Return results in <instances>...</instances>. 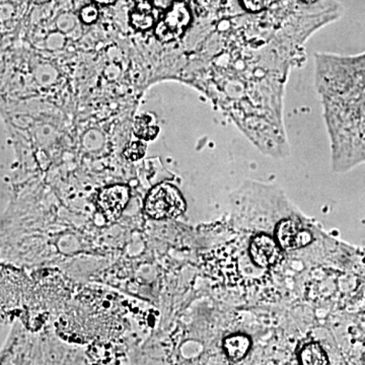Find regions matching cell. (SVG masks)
I'll return each instance as SVG.
<instances>
[{
    "instance_id": "7c38bea8",
    "label": "cell",
    "mask_w": 365,
    "mask_h": 365,
    "mask_svg": "<svg viewBox=\"0 0 365 365\" xmlns=\"http://www.w3.org/2000/svg\"><path fill=\"white\" fill-rule=\"evenodd\" d=\"M299 361L302 364L309 365L328 364L325 353L317 344L304 346L299 353Z\"/></svg>"
},
{
    "instance_id": "8fae6325",
    "label": "cell",
    "mask_w": 365,
    "mask_h": 365,
    "mask_svg": "<svg viewBox=\"0 0 365 365\" xmlns=\"http://www.w3.org/2000/svg\"><path fill=\"white\" fill-rule=\"evenodd\" d=\"M134 133L143 140H151L155 138L158 133V125L153 122V118L150 115H143L136 118L134 123Z\"/></svg>"
},
{
    "instance_id": "e0dca14e",
    "label": "cell",
    "mask_w": 365,
    "mask_h": 365,
    "mask_svg": "<svg viewBox=\"0 0 365 365\" xmlns=\"http://www.w3.org/2000/svg\"><path fill=\"white\" fill-rule=\"evenodd\" d=\"M31 1L36 4H46V2H49L50 0H31Z\"/></svg>"
},
{
    "instance_id": "9c48e42d",
    "label": "cell",
    "mask_w": 365,
    "mask_h": 365,
    "mask_svg": "<svg viewBox=\"0 0 365 365\" xmlns=\"http://www.w3.org/2000/svg\"><path fill=\"white\" fill-rule=\"evenodd\" d=\"M251 347V340L247 336L232 335L223 342V349L227 357L234 361H239L246 356Z\"/></svg>"
},
{
    "instance_id": "52a82bcc",
    "label": "cell",
    "mask_w": 365,
    "mask_h": 365,
    "mask_svg": "<svg viewBox=\"0 0 365 365\" xmlns=\"http://www.w3.org/2000/svg\"><path fill=\"white\" fill-rule=\"evenodd\" d=\"M276 240L281 249L292 251L307 246L313 235L294 220H284L276 227Z\"/></svg>"
},
{
    "instance_id": "ac0fdd59",
    "label": "cell",
    "mask_w": 365,
    "mask_h": 365,
    "mask_svg": "<svg viewBox=\"0 0 365 365\" xmlns=\"http://www.w3.org/2000/svg\"><path fill=\"white\" fill-rule=\"evenodd\" d=\"M300 1L304 2V4H312L319 1V0H300Z\"/></svg>"
},
{
    "instance_id": "ba28073f",
    "label": "cell",
    "mask_w": 365,
    "mask_h": 365,
    "mask_svg": "<svg viewBox=\"0 0 365 365\" xmlns=\"http://www.w3.org/2000/svg\"><path fill=\"white\" fill-rule=\"evenodd\" d=\"M252 260L261 268H270L281 258V248L277 241L267 235H258L250 246Z\"/></svg>"
},
{
    "instance_id": "4fadbf2b",
    "label": "cell",
    "mask_w": 365,
    "mask_h": 365,
    "mask_svg": "<svg viewBox=\"0 0 365 365\" xmlns=\"http://www.w3.org/2000/svg\"><path fill=\"white\" fill-rule=\"evenodd\" d=\"M278 1L279 0H240L245 11L254 14L267 11L270 7L275 6L276 2Z\"/></svg>"
},
{
    "instance_id": "2e32d148",
    "label": "cell",
    "mask_w": 365,
    "mask_h": 365,
    "mask_svg": "<svg viewBox=\"0 0 365 365\" xmlns=\"http://www.w3.org/2000/svg\"><path fill=\"white\" fill-rule=\"evenodd\" d=\"M93 1L97 2L98 4H102V6H110V4H115L116 0H93Z\"/></svg>"
},
{
    "instance_id": "7a4b0ae2",
    "label": "cell",
    "mask_w": 365,
    "mask_h": 365,
    "mask_svg": "<svg viewBox=\"0 0 365 365\" xmlns=\"http://www.w3.org/2000/svg\"><path fill=\"white\" fill-rule=\"evenodd\" d=\"M111 309L110 302L97 297H91L88 304L85 299L63 317L62 328L68 333L73 330L74 338L78 340L106 338L118 325L117 316Z\"/></svg>"
},
{
    "instance_id": "5b68a950",
    "label": "cell",
    "mask_w": 365,
    "mask_h": 365,
    "mask_svg": "<svg viewBox=\"0 0 365 365\" xmlns=\"http://www.w3.org/2000/svg\"><path fill=\"white\" fill-rule=\"evenodd\" d=\"M188 6L182 1H175L155 28V37L163 43L180 39L191 23Z\"/></svg>"
},
{
    "instance_id": "277c9868",
    "label": "cell",
    "mask_w": 365,
    "mask_h": 365,
    "mask_svg": "<svg viewBox=\"0 0 365 365\" xmlns=\"http://www.w3.org/2000/svg\"><path fill=\"white\" fill-rule=\"evenodd\" d=\"M186 202L181 192L168 182L157 185L150 190L144 203V211L153 220H167L182 215Z\"/></svg>"
},
{
    "instance_id": "9a60e30c",
    "label": "cell",
    "mask_w": 365,
    "mask_h": 365,
    "mask_svg": "<svg viewBox=\"0 0 365 365\" xmlns=\"http://www.w3.org/2000/svg\"><path fill=\"white\" fill-rule=\"evenodd\" d=\"M79 16H81V20L83 21V23L90 25V24L95 23V21L98 20V9L97 6L90 4V6H86L81 9Z\"/></svg>"
},
{
    "instance_id": "8992f818",
    "label": "cell",
    "mask_w": 365,
    "mask_h": 365,
    "mask_svg": "<svg viewBox=\"0 0 365 365\" xmlns=\"http://www.w3.org/2000/svg\"><path fill=\"white\" fill-rule=\"evenodd\" d=\"M130 198V189L125 185H114L100 192L98 207L109 222H116Z\"/></svg>"
},
{
    "instance_id": "30bf717a",
    "label": "cell",
    "mask_w": 365,
    "mask_h": 365,
    "mask_svg": "<svg viewBox=\"0 0 365 365\" xmlns=\"http://www.w3.org/2000/svg\"><path fill=\"white\" fill-rule=\"evenodd\" d=\"M130 23L137 31L150 30L155 23V14L148 2H143L130 14Z\"/></svg>"
},
{
    "instance_id": "5bb4252c",
    "label": "cell",
    "mask_w": 365,
    "mask_h": 365,
    "mask_svg": "<svg viewBox=\"0 0 365 365\" xmlns=\"http://www.w3.org/2000/svg\"><path fill=\"white\" fill-rule=\"evenodd\" d=\"M146 145L143 141H133L125 148L124 157L127 160L135 162V160H140L145 155Z\"/></svg>"
},
{
    "instance_id": "3957f363",
    "label": "cell",
    "mask_w": 365,
    "mask_h": 365,
    "mask_svg": "<svg viewBox=\"0 0 365 365\" xmlns=\"http://www.w3.org/2000/svg\"><path fill=\"white\" fill-rule=\"evenodd\" d=\"M28 285L20 271L0 264V319L16 316L24 309Z\"/></svg>"
},
{
    "instance_id": "6da1fadb",
    "label": "cell",
    "mask_w": 365,
    "mask_h": 365,
    "mask_svg": "<svg viewBox=\"0 0 365 365\" xmlns=\"http://www.w3.org/2000/svg\"><path fill=\"white\" fill-rule=\"evenodd\" d=\"M324 102L334 141L352 163L365 160V54L324 57Z\"/></svg>"
}]
</instances>
